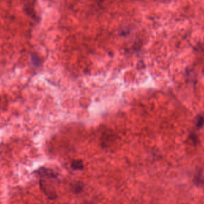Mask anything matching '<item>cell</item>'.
<instances>
[{"label":"cell","mask_w":204,"mask_h":204,"mask_svg":"<svg viewBox=\"0 0 204 204\" xmlns=\"http://www.w3.org/2000/svg\"><path fill=\"white\" fill-rule=\"evenodd\" d=\"M39 186L43 193L49 199H55L57 198V194L53 185L48 181L46 178H40Z\"/></svg>","instance_id":"6da1fadb"},{"label":"cell","mask_w":204,"mask_h":204,"mask_svg":"<svg viewBox=\"0 0 204 204\" xmlns=\"http://www.w3.org/2000/svg\"><path fill=\"white\" fill-rule=\"evenodd\" d=\"M33 173L37 175L40 178H50L57 180L58 177V174L52 169L45 167L39 168L37 170L34 171Z\"/></svg>","instance_id":"7a4b0ae2"},{"label":"cell","mask_w":204,"mask_h":204,"mask_svg":"<svg viewBox=\"0 0 204 204\" xmlns=\"http://www.w3.org/2000/svg\"><path fill=\"white\" fill-rule=\"evenodd\" d=\"M70 190L73 194H78L83 191L85 184L81 181H75L71 182L69 185Z\"/></svg>","instance_id":"3957f363"},{"label":"cell","mask_w":204,"mask_h":204,"mask_svg":"<svg viewBox=\"0 0 204 204\" xmlns=\"http://www.w3.org/2000/svg\"><path fill=\"white\" fill-rule=\"evenodd\" d=\"M113 132H105L101 137V146L102 147H105L110 144V141H113Z\"/></svg>","instance_id":"277c9868"},{"label":"cell","mask_w":204,"mask_h":204,"mask_svg":"<svg viewBox=\"0 0 204 204\" xmlns=\"http://www.w3.org/2000/svg\"><path fill=\"white\" fill-rule=\"evenodd\" d=\"M71 168L74 171H81L84 169V164L82 160H73L71 163Z\"/></svg>","instance_id":"5b68a950"},{"label":"cell","mask_w":204,"mask_h":204,"mask_svg":"<svg viewBox=\"0 0 204 204\" xmlns=\"http://www.w3.org/2000/svg\"><path fill=\"white\" fill-rule=\"evenodd\" d=\"M194 181L197 185H202L203 184V178L202 177V174L201 171H199L195 174Z\"/></svg>","instance_id":"8992f818"},{"label":"cell","mask_w":204,"mask_h":204,"mask_svg":"<svg viewBox=\"0 0 204 204\" xmlns=\"http://www.w3.org/2000/svg\"><path fill=\"white\" fill-rule=\"evenodd\" d=\"M204 125V117L202 116H199L197 118L196 125L197 128H200Z\"/></svg>","instance_id":"52a82bcc"},{"label":"cell","mask_w":204,"mask_h":204,"mask_svg":"<svg viewBox=\"0 0 204 204\" xmlns=\"http://www.w3.org/2000/svg\"><path fill=\"white\" fill-rule=\"evenodd\" d=\"M31 60H32V62L34 66L38 67L41 64V61L38 59V56H35V55H32V56L31 57Z\"/></svg>","instance_id":"ba28073f"},{"label":"cell","mask_w":204,"mask_h":204,"mask_svg":"<svg viewBox=\"0 0 204 204\" xmlns=\"http://www.w3.org/2000/svg\"><path fill=\"white\" fill-rule=\"evenodd\" d=\"M190 138L193 141L194 144H197L198 143L197 137L194 134H191L190 135Z\"/></svg>","instance_id":"9c48e42d"},{"label":"cell","mask_w":204,"mask_h":204,"mask_svg":"<svg viewBox=\"0 0 204 204\" xmlns=\"http://www.w3.org/2000/svg\"><path fill=\"white\" fill-rule=\"evenodd\" d=\"M194 50L199 52H204V44L198 45L194 48Z\"/></svg>","instance_id":"30bf717a"},{"label":"cell","mask_w":204,"mask_h":204,"mask_svg":"<svg viewBox=\"0 0 204 204\" xmlns=\"http://www.w3.org/2000/svg\"><path fill=\"white\" fill-rule=\"evenodd\" d=\"M203 74H204V71H203Z\"/></svg>","instance_id":"8fae6325"}]
</instances>
